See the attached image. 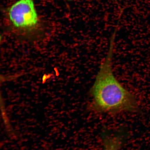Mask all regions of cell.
<instances>
[{
    "mask_svg": "<svg viewBox=\"0 0 150 150\" xmlns=\"http://www.w3.org/2000/svg\"><path fill=\"white\" fill-rule=\"evenodd\" d=\"M115 37L113 34L110 39L107 55L101 63L90 89V95L92 97L90 107L94 111L103 113L136 112L139 105L135 97L122 85L112 71Z\"/></svg>",
    "mask_w": 150,
    "mask_h": 150,
    "instance_id": "cell-1",
    "label": "cell"
},
{
    "mask_svg": "<svg viewBox=\"0 0 150 150\" xmlns=\"http://www.w3.org/2000/svg\"><path fill=\"white\" fill-rule=\"evenodd\" d=\"M104 150H120L123 143V135L119 134L113 136H103Z\"/></svg>",
    "mask_w": 150,
    "mask_h": 150,
    "instance_id": "cell-3",
    "label": "cell"
},
{
    "mask_svg": "<svg viewBox=\"0 0 150 150\" xmlns=\"http://www.w3.org/2000/svg\"><path fill=\"white\" fill-rule=\"evenodd\" d=\"M9 20L15 28L29 34L36 27L38 17L33 0H19L9 10Z\"/></svg>",
    "mask_w": 150,
    "mask_h": 150,
    "instance_id": "cell-2",
    "label": "cell"
}]
</instances>
